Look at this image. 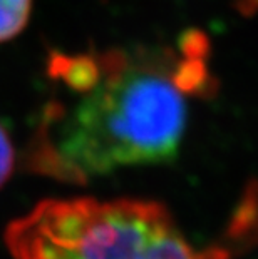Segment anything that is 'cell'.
Instances as JSON below:
<instances>
[{
  "instance_id": "3",
  "label": "cell",
  "mask_w": 258,
  "mask_h": 259,
  "mask_svg": "<svg viewBox=\"0 0 258 259\" xmlns=\"http://www.w3.org/2000/svg\"><path fill=\"white\" fill-rule=\"evenodd\" d=\"M32 12V0H0V42L19 35Z\"/></svg>"
},
{
  "instance_id": "4",
  "label": "cell",
  "mask_w": 258,
  "mask_h": 259,
  "mask_svg": "<svg viewBox=\"0 0 258 259\" xmlns=\"http://www.w3.org/2000/svg\"><path fill=\"white\" fill-rule=\"evenodd\" d=\"M14 146L12 141L7 134V131L4 129V125L0 124V186L10 178L14 170Z\"/></svg>"
},
{
  "instance_id": "2",
  "label": "cell",
  "mask_w": 258,
  "mask_h": 259,
  "mask_svg": "<svg viewBox=\"0 0 258 259\" xmlns=\"http://www.w3.org/2000/svg\"><path fill=\"white\" fill-rule=\"evenodd\" d=\"M14 259H232L196 247L151 201H44L5 231Z\"/></svg>"
},
{
  "instance_id": "1",
  "label": "cell",
  "mask_w": 258,
  "mask_h": 259,
  "mask_svg": "<svg viewBox=\"0 0 258 259\" xmlns=\"http://www.w3.org/2000/svg\"><path fill=\"white\" fill-rule=\"evenodd\" d=\"M208 56V37L198 30L169 46L52 54L54 89L30 139V167L82 184L173 159L191 102L211 89Z\"/></svg>"
}]
</instances>
